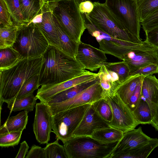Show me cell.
I'll list each match as a JSON object with an SVG mask.
<instances>
[{
	"instance_id": "obj_42",
	"label": "cell",
	"mask_w": 158,
	"mask_h": 158,
	"mask_svg": "<svg viewBox=\"0 0 158 158\" xmlns=\"http://www.w3.org/2000/svg\"><path fill=\"white\" fill-rule=\"evenodd\" d=\"M158 64H151L141 67L130 73V75L139 74L145 76L152 75L157 73Z\"/></svg>"
},
{
	"instance_id": "obj_23",
	"label": "cell",
	"mask_w": 158,
	"mask_h": 158,
	"mask_svg": "<svg viewBox=\"0 0 158 158\" xmlns=\"http://www.w3.org/2000/svg\"><path fill=\"white\" fill-rule=\"evenodd\" d=\"M145 77L139 74L130 75L118 86L115 94H117L123 102L127 105L138 84Z\"/></svg>"
},
{
	"instance_id": "obj_35",
	"label": "cell",
	"mask_w": 158,
	"mask_h": 158,
	"mask_svg": "<svg viewBox=\"0 0 158 158\" xmlns=\"http://www.w3.org/2000/svg\"><path fill=\"white\" fill-rule=\"evenodd\" d=\"M109 70L117 74L121 82L130 76V70L127 64L124 61L115 62H105L104 63Z\"/></svg>"
},
{
	"instance_id": "obj_18",
	"label": "cell",
	"mask_w": 158,
	"mask_h": 158,
	"mask_svg": "<svg viewBox=\"0 0 158 158\" xmlns=\"http://www.w3.org/2000/svg\"><path fill=\"white\" fill-rule=\"evenodd\" d=\"M42 20L39 23L34 24L42 31L49 44L60 49V46L57 30L52 11L47 2H44L41 9Z\"/></svg>"
},
{
	"instance_id": "obj_29",
	"label": "cell",
	"mask_w": 158,
	"mask_h": 158,
	"mask_svg": "<svg viewBox=\"0 0 158 158\" xmlns=\"http://www.w3.org/2000/svg\"><path fill=\"white\" fill-rule=\"evenodd\" d=\"M38 98L31 94L27 97L14 99L7 103L8 108L11 112L25 110L28 112L33 110Z\"/></svg>"
},
{
	"instance_id": "obj_46",
	"label": "cell",
	"mask_w": 158,
	"mask_h": 158,
	"mask_svg": "<svg viewBox=\"0 0 158 158\" xmlns=\"http://www.w3.org/2000/svg\"><path fill=\"white\" fill-rule=\"evenodd\" d=\"M29 147L25 141L20 143V147L18 153L15 157V158H24L27 152Z\"/></svg>"
},
{
	"instance_id": "obj_38",
	"label": "cell",
	"mask_w": 158,
	"mask_h": 158,
	"mask_svg": "<svg viewBox=\"0 0 158 158\" xmlns=\"http://www.w3.org/2000/svg\"><path fill=\"white\" fill-rule=\"evenodd\" d=\"M22 132V131H13L0 134V147H8L18 145Z\"/></svg>"
},
{
	"instance_id": "obj_6",
	"label": "cell",
	"mask_w": 158,
	"mask_h": 158,
	"mask_svg": "<svg viewBox=\"0 0 158 158\" xmlns=\"http://www.w3.org/2000/svg\"><path fill=\"white\" fill-rule=\"evenodd\" d=\"M49 44L41 31L31 23L18 26L12 47L23 58H31L42 56Z\"/></svg>"
},
{
	"instance_id": "obj_36",
	"label": "cell",
	"mask_w": 158,
	"mask_h": 158,
	"mask_svg": "<svg viewBox=\"0 0 158 158\" xmlns=\"http://www.w3.org/2000/svg\"><path fill=\"white\" fill-rule=\"evenodd\" d=\"M57 138L54 142L48 144L44 148L46 158H68L64 146L59 144Z\"/></svg>"
},
{
	"instance_id": "obj_5",
	"label": "cell",
	"mask_w": 158,
	"mask_h": 158,
	"mask_svg": "<svg viewBox=\"0 0 158 158\" xmlns=\"http://www.w3.org/2000/svg\"><path fill=\"white\" fill-rule=\"evenodd\" d=\"M94 8L85 15L97 28L115 38L135 43L143 41L131 33L112 14L105 3L94 2Z\"/></svg>"
},
{
	"instance_id": "obj_47",
	"label": "cell",
	"mask_w": 158,
	"mask_h": 158,
	"mask_svg": "<svg viewBox=\"0 0 158 158\" xmlns=\"http://www.w3.org/2000/svg\"><path fill=\"white\" fill-rule=\"evenodd\" d=\"M150 124L158 131V102L155 115L153 118Z\"/></svg>"
},
{
	"instance_id": "obj_2",
	"label": "cell",
	"mask_w": 158,
	"mask_h": 158,
	"mask_svg": "<svg viewBox=\"0 0 158 158\" xmlns=\"http://www.w3.org/2000/svg\"><path fill=\"white\" fill-rule=\"evenodd\" d=\"M43 61L42 56L23 58L12 67L0 70L1 107L16 98L23 85L29 79L39 74Z\"/></svg>"
},
{
	"instance_id": "obj_12",
	"label": "cell",
	"mask_w": 158,
	"mask_h": 158,
	"mask_svg": "<svg viewBox=\"0 0 158 158\" xmlns=\"http://www.w3.org/2000/svg\"><path fill=\"white\" fill-rule=\"evenodd\" d=\"M52 116L47 103L41 101L36 103L33 129L37 141L41 144L47 143L50 140L52 132Z\"/></svg>"
},
{
	"instance_id": "obj_31",
	"label": "cell",
	"mask_w": 158,
	"mask_h": 158,
	"mask_svg": "<svg viewBox=\"0 0 158 158\" xmlns=\"http://www.w3.org/2000/svg\"><path fill=\"white\" fill-rule=\"evenodd\" d=\"M18 26H0V49L12 47L16 39Z\"/></svg>"
},
{
	"instance_id": "obj_20",
	"label": "cell",
	"mask_w": 158,
	"mask_h": 158,
	"mask_svg": "<svg viewBox=\"0 0 158 158\" xmlns=\"http://www.w3.org/2000/svg\"><path fill=\"white\" fill-rule=\"evenodd\" d=\"M98 73L100 83L103 90L104 98L114 95L117 88L121 83L118 76L115 72L108 70L103 64Z\"/></svg>"
},
{
	"instance_id": "obj_14",
	"label": "cell",
	"mask_w": 158,
	"mask_h": 158,
	"mask_svg": "<svg viewBox=\"0 0 158 158\" xmlns=\"http://www.w3.org/2000/svg\"><path fill=\"white\" fill-rule=\"evenodd\" d=\"M88 71L83 74L66 81L52 85H41L36 96L40 101L46 103L50 98L62 91L82 83L94 79L99 76Z\"/></svg>"
},
{
	"instance_id": "obj_15",
	"label": "cell",
	"mask_w": 158,
	"mask_h": 158,
	"mask_svg": "<svg viewBox=\"0 0 158 158\" xmlns=\"http://www.w3.org/2000/svg\"><path fill=\"white\" fill-rule=\"evenodd\" d=\"M109 126V123L100 116L91 104L73 133L72 137L91 136L95 130Z\"/></svg>"
},
{
	"instance_id": "obj_21",
	"label": "cell",
	"mask_w": 158,
	"mask_h": 158,
	"mask_svg": "<svg viewBox=\"0 0 158 158\" xmlns=\"http://www.w3.org/2000/svg\"><path fill=\"white\" fill-rule=\"evenodd\" d=\"M98 76L96 78L82 83L56 94L49 99L45 103L48 105L58 104L73 98L95 82Z\"/></svg>"
},
{
	"instance_id": "obj_45",
	"label": "cell",
	"mask_w": 158,
	"mask_h": 158,
	"mask_svg": "<svg viewBox=\"0 0 158 158\" xmlns=\"http://www.w3.org/2000/svg\"><path fill=\"white\" fill-rule=\"evenodd\" d=\"M79 11L81 14H88L93 10L94 5L93 3L89 0H86L81 3L78 5Z\"/></svg>"
},
{
	"instance_id": "obj_28",
	"label": "cell",
	"mask_w": 158,
	"mask_h": 158,
	"mask_svg": "<svg viewBox=\"0 0 158 158\" xmlns=\"http://www.w3.org/2000/svg\"><path fill=\"white\" fill-rule=\"evenodd\" d=\"M0 70L9 68L23 58L12 47L0 49Z\"/></svg>"
},
{
	"instance_id": "obj_9",
	"label": "cell",
	"mask_w": 158,
	"mask_h": 158,
	"mask_svg": "<svg viewBox=\"0 0 158 158\" xmlns=\"http://www.w3.org/2000/svg\"><path fill=\"white\" fill-rule=\"evenodd\" d=\"M113 15L132 34L141 39V23L136 0H106L104 3Z\"/></svg>"
},
{
	"instance_id": "obj_4",
	"label": "cell",
	"mask_w": 158,
	"mask_h": 158,
	"mask_svg": "<svg viewBox=\"0 0 158 158\" xmlns=\"http://www.w3.org/2000/svg\"><path fill=\"white\" fill-rule=\"evenodd\" d=\"M82 17L89 33L95 38L99 43V48L104 51L106 54L112 55L123 60L124 55L132 50L157 48L146 40L140 43H135L114 38L96 27L85 15Z\"/></svg>"
},
{
	"instance_id": "obj_50",
	"label": "cell",
	"mask_w": 158,
	"mask_h": 158,
	"mask_svg": "<svg viewBox=\"0 0 158 158\" xmlns=\"http://www.w3.org/2000/svg\"><path fill=\"white\" fill-rule=\"evenodd\" d=\"M75 1L78 5L81 3L83 2L84 0H75Z\"/></svg>"
},
{
	"instance_id": "obj_37",
	"label": "cell",
	"mask_w": 158,
	"mask_h": 158,
	"mask_svg": "<svg viewBox=\"0 0 158 158\" xmlns=\"http://www.w3.org/2000/svg\"><path fill=\"white\" fill-rule=\"evenodd\" d=\"M39 80V74L29 79L22 86L16 98L20 99L33 94L40 86Z\"/></svg>"
},
{
	"instance_id": "obj_11",
	"label": "cell",
	"mask_w": 158,
	"mask_h": 158,
	"mask_svg": "<svg viewBox=\"0 0 158 158\" xmlns=\"http://www.w3.org/2000/svg\"><path fill=\"white\" fill-rule=\"evenodd\" d=\"M103 98V92L98 76L95 82L73 98L60 103L48 105L53 115L59 112L86 104H92Z\"/></svg>"
},
{
	"instance_id": "obj_32",
	"label": "cell",
	"mask_w": 158,
	"mask_h": 158,
	"mask_svg": "<svg viewBox=\"0 0 158 158\" xmlns=\"http://www.w3.org/2000/svg\"><path fill=\"white\" fill-rule=\"evenodd\" d=\"M140 23L158 9V0H136Z\"/></svg>"
},
{
	"instance_id": "obj_7",
	"label": "cell",
	"mask_w": 158,
	"mask_h": 158,
	"mask_svg": "<svg viewBox=\"0 0 158 158\" xmlns=\"http://www.w3.org/2000/svg\"><path fill=\"white\" fill-rule=\"evenodd\" d=\"M118 142L102 144L91 136H79L63 143L68 158H110Z\"/></svg>"
},
{
	"instance_id": "obj_41",
	"label": "cell",
	"mask_w": 158,
	"mask_h": 158,
	"mask_svg": "<svg viewBox=\"0 0 158 158\" xmlns=\"http://www.w3.org/2000/svg\"><path fill=\"white\" fill-rule=\"evenodd\" d=\"M141 80L138 84L135 90L130 98L127 105L132 112L138 106L141 98V88L143 81Z\"/></svg>"
},
{
	"instance_id": "obj_19",
	"label": "cell",
	"mask_w": 158,
	"mask_h": 158,
	"mask_svg": "<svg viewBox=\"0 0 158 158\" xmlns=\"http://www.w3.org/2000/svg\"><path fill=\"white\" fill-rule=\"evenodd\" d=\"M141 96L149 105L153 118L156 114L158 102V79L155 76H145L144 78Z\"/></svg>"
},
{
	"instance_id": "obj_13",
	"label": "cell",
	"mask_w": 158,
	"mask_h": 158,
	"mask_svg": "<svg viewBox=\"0 0 158 158\" xmlns=\"http://www.w3.org/2000/svg\"><path fill=\"white\" fill-rule=\"evenodd\" d=\"M106 54L103 50L81 41L79 44L75 58L85 69L94 71L106 62Z\"/></svg>"
},
{
	"instance_id": "obj_3",
	"label": "cell",
	"mask_w": 158,
	"mask_h": 158,
	"mask_svg": "<svg viewBox=\"0 0 158 158\" xmlns=\"http://www.w3.org/2000/svg\"><path fill=\"white\" fill-rule=\"evenodd\" d=\"M48 3L53 15L69 36L77 43L81 42V37L86 28L75 0H63Z\"/></svg>"
},
{
	"instance_id": "obj_1",
	"label": "cell",
	"mask_w": 158,
	"mask_h": 158,
	"mask_svg": "<svg viewBox=\"0 0 158 158\" xmlns=\"http://www.w3.org/2000/svg\"><path fill=\"white\" fill-rule=\"evenodd\" d=\"M42 56L39 86L60 83L88 71L75 58L53 45L49 44Z\"/></svg>"
},
{
	"instance_id": "obj_33",
	"label": "cell",
	"mask_w": 158,
	"mask_h": 158,
	"mask_svg": "<svg viewBox=\"0 0 158 158\" xmlns=\"http://www.w3.org/2000/svg\"><path fill=\"white\" fill-rule=\"evenodd\" d=\"M100 116L109 123L112 120V111L111 106L108 100L102 98L92 104Z\"/></svg>"
},
{
	"instance_id": "obj_48",
	"label": "cell",
	"mask_w": 158,
	"mask_h": 158,
	"mask_svg": "<svg viewBox=\"0 0 158 158\" xmlns=\"http://www.w3.org/2000/svg\"><path fill=\"white\" fill-rule=\"evenodd\" d=\"M42 20V13H41L36 16L29 23H33L34 24L40 23Z\"/></svg>"
},
{
	"instance_id": "obj_25",
	"label": "cell",
	"mask_w": 158,
	"mask_h": 158,
	"mask_svg": "<svg viewBox=\"0 0 158 158\" xmlns=\"http://www.w3.org/2000/svg\"><path fill=\"white\" fill-rule=\"evenodd\" d=\"M157 147L158 139L153 138L144 145L122 152L111 158H146Z\"/></svg>"
},
{
	"instance_id": "obj_40",
	"label": "cell",
	"mask_w": 158,
	"mask_h": 158,
	"mask_svg": "<svg viewBox=\"0 0 158 158\" xmlns=\"http://www.w3.org/2000/svg\"><path fill=\"white\" fill-rule=\"evenodd\" d=\"M140 23L145 34L158 27V9Z\"/></svg>"
},
{
	"instance_id": "obj_44",
	"label": "cell",
	"mask_w": 158,
	"mask_h": 158,
	"mask_svg": "<svg viewBox=\"0 0 158 158\" xmlns=\"http://www.w3.org/2000/svg\"><path fill=\"white\" fill-rule=\"evenodd\" d=\"M146 40L154 47L158 49V27L145 34Z\"/></svg>"
},
{
	"instance_id": "obj_22",
	"label": "cell",
	"mask_w": 158,
	"mask_h": 158,
	"mask_svg": "<svg viewBox=\"0 0 158 158\" xmlns=\"http://www.w3.org/2000/svg\"><path fill=\"white\" fill-rule=\"evenodd\" d=\"M53 17L58 32L60 49L69 56L75 58L79 43L73 40L68 35L58 20L53 15Z\"/></svg>"
},
{
	"instance_id": "obj_34",
	"label": "cell",
	"mask_w": 158,
	"mask_h": 158,
	"mask_svg": "<svg viewBox=\"0 0 158 158\" xmlns=\"http://www.w3.org/2000/svg\"><path fill=\"white\" fill-rule=\"evenodd\" d=\"M10 14L14 23L18 26L27 24L23 19L19 0H4Z\"/></svg>"
},
{
	"instance_id": "obj_10",
	"label": "cell",
	"mask_w": 158,
	"mask_h": 158,
	"mask_svg": "<svg viewBox=\"0 0 158 158\" xmlns=\"http://www.w3.org/2000/svg\"><path fill=\"white\" fill-rule=\"evenodd\" d=\"M112 110V118L110 126L120 130L124 133L134 129L139 125L132 112L117 94L107 97Z\"/></svg>"
},
{
	"instance_id": "obj_39",
	"label": "cell",
	"mask_w": 158,
	"mask_h": 158,
	"mask_svg": "<svg viewBox=\"0 0 158 158\" xmlns=\"http://www.w3.org/2000/svg\"><path fill=\"white\" fill-rule=\"evenodd\" d=\"M0 26H11L15 24L4 0H0Z\"/></svg>"
},
{
	"instance_id": "obj_17",
	"label": "cell",
	"mask_w": 158,
	"mask_h": 158,
	"mask_svg": "<svg viewBox=\"0 0 158 158\" xmlns=\"http://www.w3.org/2000/svg\"><path fill=\"white\" fill-rule=\"evenodd\" d=\"M123 60L128 65L130 73L150 64H158V49L132 50L124 55Z\"/></svg>"
},
{
	"instance_id": "obj_27",
	"label": "cell",
	"mask_w": 158,
	"mask_h": 158,
	"mask_svg": "<svg viewBox=\"0 0 158 158\" xmlns=\"http://www.w3.org/2000/svg\"><path fill=\"white\" fill-rule=\"evenodd\" d=\"M24 22L28 23L41 13L43 0H19Z\"/></svg>"
},
{
	"instance_id": "obj_30",
	"label": "cell",
	"mask_w": 158,
	"mask_h": 158,
	"mask_svg": "<svg viewBox=\"0 0 158 158\" xmlns=\"http://www.w3.org/2000/svg\"><path fill=\"white\" fill-rule=\"evenodd\" d=\"M132 113L139 125L151 124L152 117L150 108L148 102L142 96L138 106Z\"/></svg>"
},
{
	"instance_id": "obj_51",
	"label": "cell",
	"mask_w": 158,
	"mask_h": 158,
	"mask_svg": "<svg viewBox=\"0 0 158 158\" xmlns=\"http://www.w3.org/2000/svg\"><path fill=\"white\" fill-rule=\"evenodd\" d=\"M158 75V72H157V73Z\"/></svg>"
},
{
	"instance_id": "obj_26",
	"label": "cell",
	"mask_w": 158,
	"mask_h": 158,
	"mask_svg": "<svg viewBox=\"0 0 158 158\" xmlns=\"http://www.w3.org/2000/svg\"><path fill=\"white\" fill-rule=\"evenodd\" d=\"M124 133L116 128L109 126L95 130L91 137L102 144H108L119 141Z\"/></svg>"
},
{
	"instance_id": "obj_49",
	"label": "cell",
	"mask_w": 158,
	"mask_h": 158,
	"mask_svg": "<svg viewBox=\"0 0 158 158\" xmlns=\"http://www.w3.org/2000/svg\"><path fill=\"white\" fill-rule=\"evenodd\" d=\"M63 0H43L45 2H51L60 1Z\"/></svg>"
},
{
	"instance_id": "obj_24",
	"label": "cell",
	"mask_w": 158,
	"mask_h": 158,
	"mask_svg": "<svg viewBox=\"0 0 158 158\" xmlns=\"http://www.w3.org/2000/svg\"><path fill=\"white\" fill-rule=\"evenodd\" d=\"M28 112L24 110L7 119L0 127V134L13 131H23L26 128L28 120Z\"/></svg>"
},
{
	"instance_id": "obj_43",
	"label": "cell",
	"mask_w": 158,
	"mask_h": 158,
	"mask_svg": "<svg viewBox=\"0 0 158 158\" xmlns=\"http://www.w3.org/2000/svg\"><path fill=\"white\" fill-rule=\"evenodd\" d=\"M26 158H46L44 148L35 145L31 147Z\"/></svg>"
},
{
	"instance_id": "obj_16",
	"label": "cell",
	"mask_w": 158,
	"mask_h": 158,
	"mask_svg": "<svg viewBox=\"0 0 158 158\" xmlns=\"http://www.w3.org/2000/svg\"><path fill=\"white\" fill-rule=\"evenodd\" d=\"M153 139L143 131L141 127L124 133L113 151L110 158L122 152L144 145Z\"/></svg>"
},
{
	"instance_id": "obj_8",
	"label": "cell",
	"mask_w": 158,
	"mask_h": 158,
	"mask_svg": "<svg viewBox=\"0 0 158 158\" xmlns=\"http://www.w3.org/2000/svg\"><path fill=\"white\" fill-rule=\"evenodd\" d=\"M92 104H86L59 112L52 115V132L63 143L73 134Z\"/></svg>"
}]
</instances>
